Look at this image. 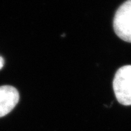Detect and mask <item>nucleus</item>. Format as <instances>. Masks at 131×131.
Returning <instances> with one entry per match:
<instances>
[{
  "mask_svg": "<svg viewBox=\"0 0 131 131\" xmlns=\"http://www.w3.org/2000/svg\"><path fill=\"white\" fill-rule=\"evenodd\" d=\"M113 89L120 104L131 105V65L124 66L117 70L113 81Z\"/></svg>",
  "mask_w": 131,
  "mask_h": 131,
  "instance_id": "obj_1",
  "label": "nucleus"
},
{
  "mask_svg": "<svg viewBox=\"0 0 131 131\" xmlns=\"http://www.w3.org/2000/svg\"><path fill=\"white\" fill-rule=\"evenodd\" d=\"M4 64V60L2 57L0 56V69L3 68Z\"/></svg>",
  "mask_w": 131,
  "mask_h": 131,
  "instance_id": "obj_4",
  "label": "nucleus"
},
{
  "mask_svg": "<svg viewBox=\"0 0 131 131\" xmlns=\"http://www.w3.org/2000/svg\"><path fill=\"white\" fill-rule=\"evenodd\" d=\"M114 31L119 38L131 42V0L121 5L115 15Z\"/></svg>",
  "mask_w": 131,
  "mask_h": 131,
  "instance_id": "obj_2",
  "label": "nucleus"
},
{
  "mask_svg": "<svg viewBox=\"0 0 131 131\" xmlns=\"http://www.w3.org/2000/svg\"><path fill=\"white\" fill-rule=\"evenodd\" d=\"M18 91L11 86H0V117L12 111L18 103Z\"/></svg>",
  "mask_w": 131,
  "mask_h": 131,
  "instance_id": "obj_3",
  "label": "nucleus"
}]
</instances>
